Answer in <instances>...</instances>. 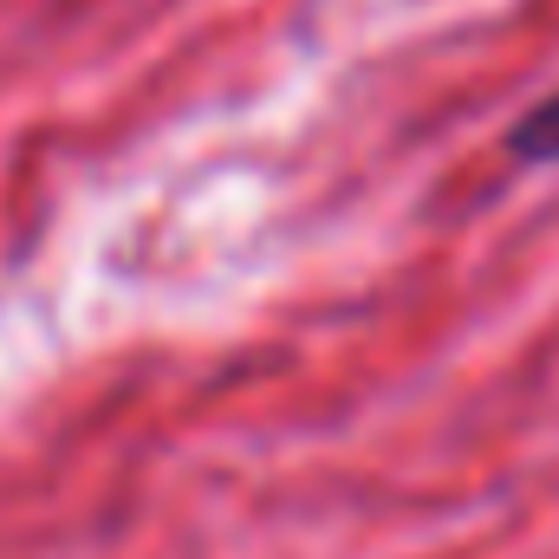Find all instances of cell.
I'll return each mask as SVG.
<instances>
[{"label":"cell","mask_w":559,"mask_h":559,"mask_svg":"<svg viewBox=\"0 0 559 559\" xmlns=\"http://www.w3.org/2000/svg\"><path fill=\"white\" fill-rule=\"evenodd\" d=\"M508 156H514V163H559V92L540 98V105H527V111L514 118Z\"/></svg>","instance_id":"1"}]
</instances>
